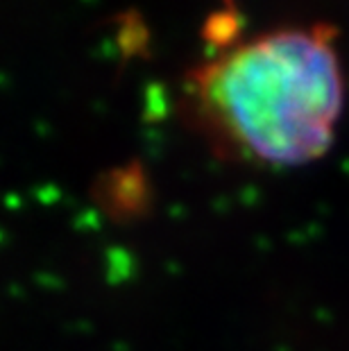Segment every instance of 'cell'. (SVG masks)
I'll list each match as a JSON object with an SVG mask.
<instances>
[{
	"label": "cell",
	"instance_id": "obj_1",
	"mask_svg": "<svg viewBox=\"0 0 349 351\" xmlns=\"http://www.w3.org/2000/svg\"><path fill=\"white\" fill-rule=\"evenodd\" d=\"M184 98L222 154L270 168L320 159L345 104L336 32L286 27L239 41L189 73Z\"/></svg>",
	"mask_w": 349,
	"mask_h": 351
}]
</instances>
